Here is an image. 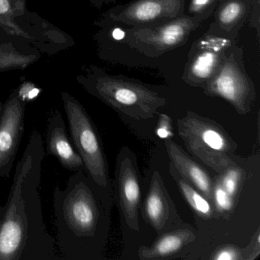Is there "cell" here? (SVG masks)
<instances>
[{
  "label": "cell",
  "mask_w": 260,
  "mask_h": 260,
  "mask_svg": "<svg viewBox=\"0 0 260 260\" xmlns=\"http://www.w3.org/2000/svg\"><path fill=\"white\" fill-rule=\"evenodd\" d=\"M43 138L34 130L16 164L0 229V260H55V240L44 220L39 194Z\"/></svg>",
  "instance_id": "1"
},
{
  "label": "cell",
  "mask_w": 260,
  "mask_h": 260,
  "mask_svg": "<svg viewBox=\"0 0 260 260\" xmlns=\"http://www.w3.org/2000/svg\"><path fill=\"white\" fill-rule=\"evenodd\" d=\"M56 247L62 258L83 259L90 255L103 225L100 194L84 171L70 176L64 189L54 191Z\"/></svg>",
  "instance_id": "2"
},
{
  "label": "cell",
  "mask_w": 260,
  "mask_h": 260,
  "mask_svg": "<svg viewBox=\"0 0 260 260\" xmlns=\"http://www.w3.org/2000/svg\"><path fill=\"white\" fill-rule=\"evenodd\" d=\"M27 4L28 0H0V33L22 41L48 56L74 46L70 35L29 11Z\"/></svg>",
  "instance_id": "3"
},
{
  "label": "cell",
  "mask_w": 260,
  "mask_h": 260,
  "mask_svg": "<svg viewBox=\"0 0 260 260\" xmlns=\"http://www.w3.org/2000/svg\"><path fill=\"white\" fill-rule=\"evenodd\" d=\"M178 135L190 154L217 172L235 165L237 144L218 123L194 112L177 119Z\"/></svg>",
  "instance_id": "4"
},
{
  "label": "cell",
  "mask_w": 260,
  "mask_h": 260,
  "mask_svg": "<svg viewBox=\"0 0 260 260\" xmlns=\"http://www.w3.org/2000/svg\"><path fill=\"white\" fill-rule=\"evenodd\" d=\"M71 138L84 164L85 173L100 194L110 186L109 164L100 134L83 105L69 92H61Z\"/></svg>",
  "instance_id": "5"
},
{
  "label": "cell",
  "mask_w": 260,
  "mask_h": 260,
  "mask_svg": "<svg viewBox=\"0 0 260 260\" xmlns=\"http://www.w3.org/2000/svg\"><path fill=\"white\" fill-rule=\"evenodd\" d=\"M77 80L91 95L133 119H151L157 109L166 104L164 99L147 89L117 83L95 71L77 76Z\"/></svg>",
  "instance_id": "6"
},
{
  "label": "cell",
  "mask_w": 260,
  "mask_h": 260,
  "mask_svg": "<svg viewBox=\"0 0 260 260\" xmlns=\"http://www.w3.org/2000/svg\"><path fill=\"white\" fill-rule=\"evenodd\" d=\"M115 200L130 229L140 230L141 207V176L136 155L127 147L117 155L113 182Z\"/></svg>",
  "instance_id": "7"
},
{
  "label": "cell",
  "mask_w": 260,
  "mask_h": 260,
  "mask_svg": "<svg viewBox=\"0 0 260 260\" xmlns=\"http://www.w3.org/2000/svg\"><path fill=\"white\" fill-rule=\"evenodd\" d=\"M27 101L16 88L4 103L0 116V177H10L20 146Z\"/></svg>",
  "instance_id": "8"
},
{
  "label": "cell",
  "mask_w": 260,
  "mask_h": 260,
  "mask_svg": "<svg viewBox=\"0 0 260 260\" xmlns=\"http://www.w3.org/2000/svg\"><path fill=\"white\" fill-rule=\"evenodd\" d=\"M141 212L146 223L152 226L158 235L177 228L182 222L176 205L166 188L158 170L152 175L150 188Z\"/></svg>",
  "instance_id": "9"
},
{
  "label": "cell",
  "mask_w": 260,
  "mask_h": 260,
  "mask_svg": "<svg viewBox=\"0 0 260 260\" xmlns=\"http://www.w3.org/2000/svg\"><path fill=\"white\" fill-rule=\"evenodd\" d=\"M45 152L55 157L66 170L73 173L85 172L83 159L71 143L61 112L57 109L48 115Z\"/></svg>",
  "instance_id": "10"
},
{
  "label": "cell",
  "mask_w": 260,
  "mask_h": 260,
  "mask_svg": "<svg viewBox=\"0 0 260 260\" xmlns=\"http://www.w3.org/2000/svg\"><path fill=\"white\" fill-rule=\"evenodd\" d=\"M170 162L180 176L212 203L214 179L209 173L171 139L164 140ZM214 206V205H213Z\"/></svg>",
  "instance_id": "11"
},
{
  "label": "cell",
  "mask_w": 260,
  "mask_h": 260,
  "mask_svg": "<svg viewBox=\"0 0 260 260\" xmlns=\"http://www.w3.org/2000/svg\"><path fill=\"white\" fill-rule=\"evenodd\" d=\"M150 246H141L138 257L141 260H159L170 258L179 254L184 248L196 240L192 228L183 225L159 235Z\"/></svg>",
  "instance_id": "12"
},
{
  "label": "cell",
  "mask_w": 260,
  "mask_h": 260,
  "mask_svg": "<svg viewBox=\"0 0 260 260\" xmlns=\"http://www.w3.org/2000/svg\"><path fill=\"white\" fill-rule=\"evenodd\" d=\"M209 91L229 102L240 115L250 112L252 98L249 86L234 71H222L210 86Z\"/></svg>",
  "instance_id": "13"
},
{
  "label": "cell",
  "mask_w": 260,
  "mask_h": 260,
  "mask_svg": "<svg viewBox=\"0 0 260 260\" xmlns=\"http://www.w3.org/2000/svg\"><path fill=\"white\" fill-rule=\"evenodd\" d=\"M42 56L40 51L19 39L10 36L0 39V73L25 70Z\"/></svg>",
  "instance_id": "14"
},
{
  "label": "cell",
  "mask_w": 260,
  "mask_h": 260,
  "mask_svg": "<svg viewBox=\"0 0 260 260\" xmlns=\"http://www.w3.org/2000/svg\"><path fill=\"white\" fill-rule=\"evenodd\" d=\"M169 172L176 182L181 194L185 199V202L191 207L192 211L203 220H210L214 218L215 210L212 203L206 199L200 191L190 185L180 176L173 164L170 162Z\"/></svg>",
  "instance_id": "15"
},
{
  "label": "cell",
  "mask_w": 260,
  "mask_h": 260,
  "mask_svg": "<svg viewBox=\"0 0 260 260\" xmlns=\"http://www.w3.org/2000/svg\"><path fill=\"white\" fill-rule=\"evenodd\" d=\"M219 178L226 192L237 204L246 181V174L244 170L235 164L219 174Z\"/></svg>",
  "instance_id": "16"
},
{
  "label": "cell",
  "mask_w": 260,
  "mask_h": 260,
  "mask_svg": "<svg viewBox=\"0 0 260 260\" xmlns=\"http://www.w3.org/2000/svg\"><path fill=\"white\" fill-rule=\"evenodd\" d=\"M212 202L215 212L225 220H230L236 203L223 188L219 176L214 179Z\"/></svg>",
  "instance_id": "17"
},
{
  "label": "cell",
  "mask_w": 260,
  "mask_h": 260,
  "mask_svg": "<svg viewBox=\"0 0 260 260\" xmlns=\"http://www.w3.org/2000/svg\"><path fill=\"white\" fill-rule=\"evenodd\" d=\"M215 61V56L211 53L206 52L199 56L192 67L193 74L202 80L208 78L212 73Z\"/></svg>",
  "instance_id": "18"
},
{
  "label": "cell",
  "mask_w": 260,
  "mask_h": 260,
  "mask_svg": "<svg viewBox=\"0 0 260 260\" xmlns=\"http://www.w3.org/2000/svg\"><path fill=\"white\" fill-rule=\"evenodd\" d=\"M213 260H244L243 249L234 245L219 246L211 255Z\"/></svg>",
  "instance_id": "19"
},
{
  "label": "cell",
  "mask_w": 260,
  "mask_h": 260,
  "mask_svg": "<svg viewBox=\"0 0 260 260\" xmlns=\"http://www.w3.org/2000/svg\"><path fill=\"white\" fill-rule=\"evenodd\" d=\"M160 6L156 2L147 1L139 4L134 11V16L139 20H150L160 13Z\"/></svg>",
  "instance_id": "20"
},
{
  "label": "cell",
  "mask_w": 260,
  "mask_h": 260,
  "mask_svg": "<svg viewBox=\"0 0 260 260\" xmlns=\"http://www.w3.org/2000/svg\"><path fill=\"white\" fill-rule=\"evenodd\" d=\"M156 134L161 139H171L173 138V120L171 117L166 114H159Z\"/></svg>",
  "instance_id": "21"
},
{
  "label": "cell",
  "mask_w": 260,
  "mask_h": 260,
  "mask_svg": "<svg viewBox=\"0 0 260 260\" xmlns=\"http://www.w3.org/2000/svg\"><path fill=\"white\" fill-rule=\"evenodd\" d=\"M184 34V29L180 25L174 24L166 27L161 32L160 39L166 45L177 43Z\"/></svg>",
  "instance_id": "22"
},
{
  "label": "cell",
  "mask_w": 260,
  "mask_h": 260,
  "mask_svg": "<svg viewBox=\"0 0 260 260\" xmlns=\"http://www.w3.org/2000/svg\"><path fill=\"white\" fill-rule=\"evenodd\" d=\"M244 260H254L260 254V231L259 228L255 231L247 247L243 248Z\"/></svg>",
  "instance_id": "23"
},
{
  "label": "cell",
  "mask_w": 260,
  "mask_h": 260,
  "mask_svg": "<svg viewBox=\"0 0 260 260\" xmlns=\"http://www.w3.org/2000/svg\"><path fill=\"white\" fill-rule=\"evenodd\" d=\"M241 11V7L237 3H231L225 7L220 13V20L225 24L234 22Z\"/></svg>",
  "instance_id": "24"
},
{
  "label": "cell",
  "mask_w": 260,
  "mask_h": 260,
  "mask_svg": "<svg viewBox=\"0 0 260 260\" xmlns=\"http://www.w3.org/2000/svg\"><path fill=\"white\" fill-rule=\"evenodd\" d=\"M124 31L120 29V28H115L114 29V31H112V37L115 39V40H121V39H124Z\"/></svg>",
  "instance_id": "25"
},
{
  "label": "cell",
  "mask_w": 260,
  "mask_h": 260,
  "mask_svg": "<svg viewBox=\"0 0 260 260\" xmlns=\"http://www.w3.org/2000/svg\"><path fill=\"white\" fill-rule=\"evenodd\" d=\"M208 2H209V0H193L194 7H198V8L206 5Z\"/></svg>",
  "instance_id": "26"
},
{
  "label": "cell",
  "mask_w": 260,
  "mask_h": 260,
  "mask_svg": "<svg viewBox=\"0 0 260 260\" xmlns=\"http://www.w3.org/2000/svg\"><path fill=\"white\" fill-rule=\"evenodd\" d=\"M6 206L0 205V229L2 226L3 220H4V213H5Z\"/></svg>",
  "instance_id": "27"
},
{
  "label": "cell",
  "mask_w": 260,
  "mask_h": 260,
  "mask_svg": "<svg viewBox=\"0 0 260 260\" xmlns=\"http://www.w3.org/2000/svg\"><path fill=\"white\" fill-rule=\"evenodd\" d=\"M4 103L3 102H0V116H1V114H2L3 109H4Z\"/></svg>",
  "instance_id": "28"
},
{
  "label": "cell",
  "mask_w": 260,
  "mask_h": 260,
  "mask_svg": "<svg viewBox=\"0 0 260 260\" xmlns=\"http://www.w3.org/2000/svg\"><path fill=\"white\" fill-rule=\"evenodd\" d=\"M6 35L2 34V33H0V39H4V37H6Z\"/></svg>",
  "instance_id": "29"
}]
</instances>
